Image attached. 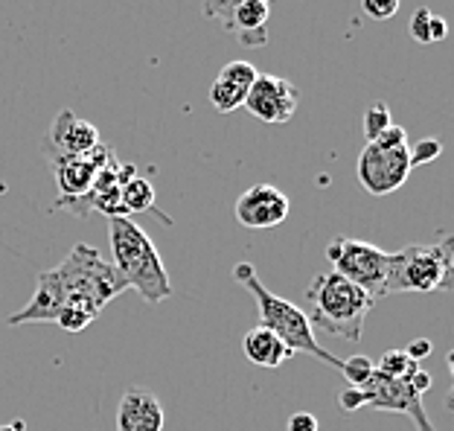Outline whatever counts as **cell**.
<instances>
[{"mask_svg": "<svg viewBox=\"0 0 454 431\" xmlns=\"http://www.w3.org/2000/svg\"><path fill=\"white\" fill-rule=\"evenodd\" d=\"M126 280L114 271L97 248L79 242L56 269L38 274V286L24 310L9 315V326L56 324L61 310H79L97 317L117 294L126 292Z\"/></svg>", "mask_w": 454, "mask_h": 431, "instance_id": "6da1fadb", "label": "cell"}, {"mask_svg": "<svg viewBox=\"0 0 454 431\" xmlns=\"http://www.w3.org/2000/svg\"><path fill=\"white\" fill-rule=\"evenodd\" d=\"M108 239L114 271L126 280L129 289L137 292L146 303H160L172 294V283L167 274L152 236L129 216H111L108 219Z\"/></svg>", "mask_w": 454, "mask_h": 431, "instance_id": "7a4b0ae2", "label": "cell"}, {"mask_svg": "<svg viewBox=\"0 0 454 431\" xmlns=\"http://www.w3.org/2000/svg\"><path fill=\"white\" fill-rule=\"evenodd\" d=\"M233 277H236V283H242L245 289L254 294L256 310H260V312H256V315H260V326H265L268 333H274L277 338H280L288 350H292V356L294 353H309V356L321 358L324 364L340 371V358L329 353L326 347L317 344L312 324H309V317H306V312L301 310V306H294L292 301H286V297L274 294L271 289H268L260 277H256V269L251 263L233 265Z\"/></svg>", "mask_w": 454, "mask_h": 431, "instance_id": "3957f363", "label": "cell"}, {"mask_svg": "<svg viewBox=\"0 0 454 431\" xmlns=\"http://www.w3.org/2000/svg\"><path fill=\"white\" fill-rule=\"evenodd\" d=\"M306 303L312 330H324L344 341H361L367 312L373 310V297L335 271L315 274L306 289Z\"/></svg>", "mask_w": 454, "mask_h": 431, "instance_id": "277c9868", "label": "cell"}, {"mask_svg": "<svg viewBox=\"0 0 454 431\" xmlns=\"http://www.w3.org/2000/svg\"><path fill=\"white\" fill-rule=\"evenodd\" d=\"M454 280V242L440 236L437 242H414L408 248L390 254L387 265V294L402 292H449Z\"/></svg>", "mask_w": 454, "mask_h": 431, "instance_id": "5b68a950", "label": "cell"}, {"mask_svg": "<svg viewBox=\"0 0 454 431\" xmlns=\"http://www.w3.org/2000/svg\"><path fill=\"white\" fill-rule=\"evenodd\" d=\"M411 146L402 126H390L376 140H367L358 155V181L370 196H390L411 176Z\"/></svg>", "mask_w": 454, "mask_h": 431, "instance_id": "8992f818", "label": "cell"}, {"mask_svg": "<svg viewBox=\"0 0 454 431\" xmlns=\"http://www.w3.org/2000/svg\"><path fill=\"white\" fill-rule=\"evenodd\" d=\"M326 260L335 274L356 283L361 292L373 297V303L387 297V265H390L387 251H381L370 242L349 239V236H335L326 245Z\"/></svg>", "mask_w": 454, "mask_h": 431, "instance_id": "52a82bcc", "label": "cell"}, {"mask_svg": "<svg viewBox=\"0 0 454 431\" xmlns=\"http://www.w3.org/2000/svg\"><path fill=\"white\" fill-rule=\"evenodd\" d=\"M364 408H376V411H394V414H405L414 419L417 431H437L431 417L426 414V405H422V396L411 388L405 379H390L373 371V376L367 379L364 388Z\"/></svg>", "mask_w": 454, "mask_h": 431, "instance_id": "ba28073f", "label": "cell"}, {"mask_svg": "<svg viewBox=\"0 0 454 431\" xmlns=\"http://www.w3.org/2000/svg\"><path fill=\"white\" fill-rule=\"evenodd\" d=\"M114 161L111 146L99 143L97 149L85 152V155H50L53 163V176H56V187H59V201H76L82 196H88V190L94 187V181L102 169Z\"/></svg>", "mask_w": 454, "mask_h": 431, "instance_id": "9c48e42d", "label": "cell"}, {"mask_svg": "<svg viewBox=\"0 0 454 431\" xmlns=\"http://www.w3.org/2000/svg\"><path fill=\"white\" fill-rule=\"evenodd\" d=\"M297 102H301V90L283 76L271 74H256L254 85L247 88L245 108L251 111L256 120H262L265 126H283L294 117Z\"/></svg>", "mask_w": 454, "mask_h": 431, "instance_id": "30bf717a", "label": "cell"}, {"mask_svg": "<svg viewBox=\"0 0 454 431\" xmlns=\"http://www.w3.org/2000/svg\"><path fill=\"white\" fill-rule=\"evenodd\" d=\"M292 213V201L274 184H254L236 199V222L251 231H268L283 224Z\"/></svg>", "mask_w": 454, "mask_h": 431, "instance_id": "8fae6325", "label": "cell"}, {"mask_svg": "<svg viewBox=\"0 0 454 431\" xmlns=\"http://www.w3.org/2000/svg\"><path fill=\"white\" fill-rule=\"evenodd\" d=\"M99 131L94 122L76 117L74 111H59L50 129V149L47 155H85L99 146Z\"/></svg>", "mask_w": 454, "mask_h": 431, "instance_id": "7c38bea8", "label": "cell"}, {"mask_svg": "<svg viewBox=\"0 0 454 431\" xmlns=\"http://www.w3.org/2000/svg\"><path fill=\"white\" fill-rule=\"evenodd\" d=\"M167 414L160 399L143 388H131L117 405V431H163Z\"/></svg>", "mask_w": 454, "mask_h": 431, "instance_id": "4fadbf2b", "label": "cell"}, {"mask_svg": "<svg viewBox=\"0 0 454 431\" xmlns=\"http://www.w3.org/2000/svg\"><path fill=\"white\" fill-rule=\"evenodd\" d=\"M256 79V67L251 61H227V65L219 70V76L210 85V102L219 114H231V111L245 106L247 88L254 85Z\"/></svg>", "mask_w": 454, "mask_h": 431, "instance_id": "5bb4252c", "label": "cell"}, {"mask_svg": "<svg viewBox=\"0 0 454 431\" xmlns=\"http://www.w3.org/2000/svg\"><path fill=\"white\" fill-rule=\"evenodd\" d=\"M268 18H271V4H265V0H245V4L233 9L227 33H233L245 47H265Z\"/></svg>", "mask_w": 454, "mask_h": 431, "instance_id": "9a60e30c", "label": "cell"}, {"mask_svg": "<svg viewBox=\"0 0 454 431\" xmlns=\"http://www.w3.org/2000/svg\"><path fill=\"white\" fill-rule=\"evenodd\" d=\"M242 353L251 364L268 367V371H271V367H280L286 358H292V350H288L274 333H268L265 326H254L251 333H245Z\"/></svg>", "mask_w": 454, "mask_h": 431, "instance_id": "2e32d148", "label": "cell"}, {"mask_svg": "<svg viewBox=\"0 0 454 431\" xmlns=\"http://www.w3.org/2000/svg\"><path fill=\"white\" fill-rule=\"evenodd\" d=\"M120 210H122V216H129V219H131L134 213L154 210L163 224H172V219H169L167 213H160L158 208H154V187H152V181L140 178V176L129 178V181L120 187Z\"/></svg>", "mask_w": 454, "mask_h": 431, "instance_id": "e0dca14e", "label": "cell"}, {"mask_svg": "<svg viewBox=\"0 0 454 431\" xmlns=\"http://www.w3.org/2000/svg\"><path fill=\"white\" fill-rule=\"evenodd\" d=\"M411 35L419 44H434V41H442L449 35V24L442 15H434L431 9H417L414 18H411Z\"/></svg>", "mask_w": 454, "mask_h": 431, "instance_id": "ac0fdd59", "label": "cell"}, {"mask_svg": "<svg viewBox=\"0 0 454 431\" xmlns=\"http://www.w3.org/2000/svg\"><path fill=\"white\" fill-rule=\"evenodd\" d=\"M373 371L390 379H408L414 371H419L417 362H411L405 350H387L385 356L373 364Z\"/></svg>", "mask_w": 454, "mask_h": 431, "instance_id": "d6986e66", "label": "cell"}, {"mask_svg": "<svg viewBox=\"0 0 454 431\" xmlns=\"http://www.w3.org/2000/svg\"><path fill=\"white\" fill-rule=\"evenodd\" d=\"M340 373L347 379V388H364L367 379L373 376V362H370L367 356L340 358Z\"/></svg>", "mask_w": 454, "mask_h": 431, "instance_id": "ffe728a7", "label": "cell"}, {"mask_svg": "<svg viewBox=\"0 0 454 431\" xmlns=\"http://www.w3.org/2000/svg\"><path fill=\"white\" fill-rule=\"evenodd\" d=\"M394 126V117H390V108L385 102H370L364 111V135L367 140H376L381 131H387Z\"/></svg>", "mask_w": 454, "mask_h": 431, "instance_id": "44dd1931", "label": "cell"}, {"mask_svg": "<svg viewBox=\"0 0 454 431\" xmlns=\"http://www.w3.org/2000/svg\"><path fill=\"white\" fill-rule=\"evenodd\" d=\"M239 4H245V0H204V18L219 20V24L227 29L233 9L239 6ZM265 4H271V0H265Z\"/></svg>", "mask_w": 454, "mask_h": 431, "instance_id": "7402d4cb", "label": "cell"}, {"mask_svg": "<svg viewBox=\"0 0 454 431\" xmlns=\"http://www.w3.org/2000/svg\"><path fill=\"white\" fill-rule=\"evenodd\" d=\"M440 155H442V143L434 137H426L411 146V167H422L428 161H437Z\"/></svg>", "mask_w": 454, "mask_h": 431, "instance_id": "603a6c76", "label": "cell"}, {"mask_svg": "<svg viewBox=\"0 0 454 431\" xmlns=\"http://www.w3.org/2000/svg\"><path fill=\"white\" fill-rule=\"evenodd\" d=\"M364 12L373 20H390L402 6V0H361Z\"/></svg>", "mask_w": 454, "mask_h": 431, "instance_id": "cb8c5ba5", "label": "cell"}, {"mask_svg": "<svg viewBox=\"0 0 454 431\" xmlns=\"http://www.w3.org/2000/svg\"><path fill=\"white\" fill-rule=\"evenodd\" d=\"M90 321H94V317H88L85 312H79V310H61L59 317H56V324L65 333H82Z\"/></svg>", "mask_w": 454, "mask_h": 431, "instance_id": "d4e9b609", "label": "cell"}, {"mask_svg": "<svg viewBox=\"0 0 454 431\" xmlns=\"http://www.w3.org/2000/svg\"><path fill=\"white\" fill-rule=\"evenodd\" d=\"M338 403L344 411H358V408H364V391H358V388H344V391L338 394Z\"/></svg>", "mask_w": 454, "mask_h": 431, "instance_id": "484cf974", "label": "cell"}, {"mask_svg": "<svg viewBox=\"0 0 454 431\" xmlns=\"http://www.w3.org/2000/svg\"><path fill=\"white\" fill-rule=\"evenodd\" d=\"M317 417L309 414V411H297L288 417V431H317Z\"/></svg>", "mask_w": 454, "mask_h": 431, "instance_id": "4316f807", "label": "cell"}, {"mask_svg": "<svg viewBox=\"0 0 454 431\" xmlns=\"http://www.w3.org/2000/svg\"><path fill=\"white\" fill-rule=\"evenodd\" d=\"M431 350H434V344H431L428 338H417V341H411V344H408V350H405V353H408L411 362H417V364H419L422 358H428V356H431Z\"/></svg>", "mask_w": 454, "mask_h": 431, "instance_id": "83f0119b", "label": "cell"}, {"mask_svg": "<svg viewBox=\"0 0 454 431\" xmlns=\"http://www.w3.org/2000/svg\"><path fill=\"white\" fill-rule=\"evenodd\" d=\"M405 382H408V385L414 388V391H417V394L422 396V394L428 391L431 385H434V376H431V373H426V371H422V367H419V371H414V373H411V376L405 379Z\"/></svg>", "mask_w": 454, "mask_h": 431, "instance_id": "f1b7e54d", "label": "cell"}, {"mask_svg": "<svg viewBox=\"0 0 454 431\" xmlns=\"http://www.w3.org/2000/svg\"><path fill=\"white\" fill-rule=\"evenodd\" d=\"M0 431H24V423H15V426H0Z\"/></svg>", "mask_w": 454, "mask_h": 431, "instance_id": "f546056e", "label": "cell"}]
</instances>
